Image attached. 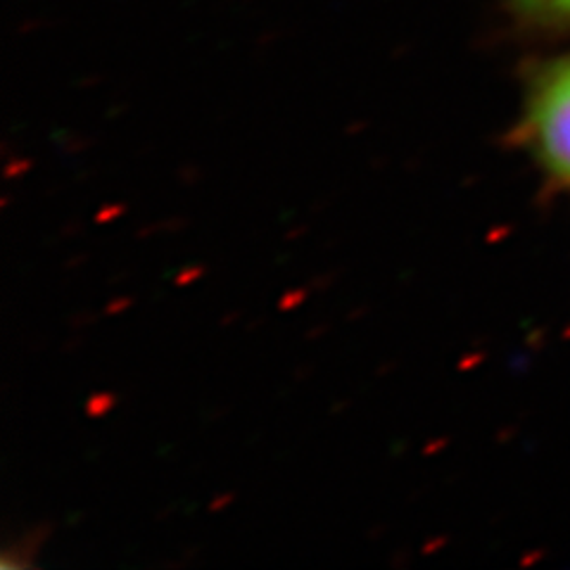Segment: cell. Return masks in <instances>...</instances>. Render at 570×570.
Returning a JSON list of instances; mask_svg holds the SVG:
<instances>
[{
  "mask_svg": "<svg viewBox=\"0 0 570 570\" xmlns=\"http://www.w3.org/2000/svg\"><path fill=\"white\" fill-rule=\"evenodd\" d=\"M513 134L547 188L570 193V52L530 65Z\"/></svg>",
  "mask_w": 570,
  "mask_h": 570,
  "instance_id": "1",
  "label": "cell"
},
{
  "mask_svg": "<svg viewBox=\"0 0 570 570\" xmlns=\"http://www.w3.org/2000/svg\"><path fill=\"white\" fill-rule=\"evenodd\" d=\"M507 8L530 33L570 36V0H507Z\"/></svg>",
  "mask_w": 570,
  "mask_h": 570,
  "instance_id": "2",
  "label": "cell"
}]
</instances>
